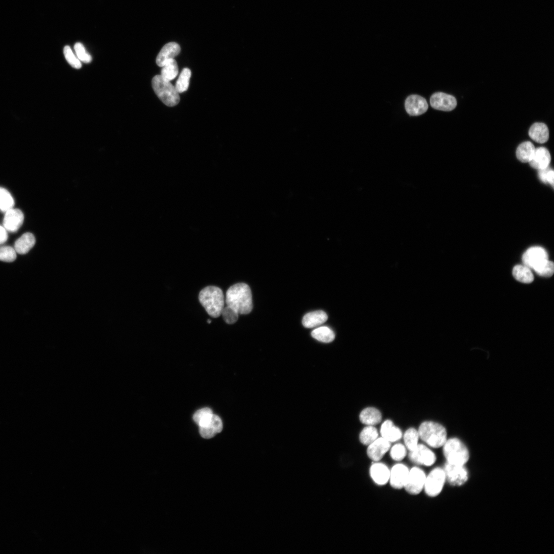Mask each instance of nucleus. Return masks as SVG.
<instances>
[{
	"mask_svg": "<svg viewBox=\"0 0 554 554\" xmlns=\"http://www.w3.org/2000/svg\"><path fill=\"white\" fill-rule=\"evenodd\" d=\"M77 56L80 61L85 63L91 62L92 56L86 51L83 45L81 43H77L74 47Z\"/></svg>",
	"mask_w": 554,
	"mask_h": 554,
	"instance_id": "58836bf2",
	"label": "nucleus"
},
{
	"mask_svg": "<svg viewBox=\"0 0 554 554\" xmlns=\"http://www.w3.org/2000/svg\"><path fill=\"white\" fill-rule=\"evenodd\" d=\"M410 469L406 464L398 463L390 469L389 483L394 489H404L407 481Z\"/></svg>",
	"mask_w": 554,
	"mask_h": 554,
	"instance_id": "9b49d317",
	"label": "nucleus"
},
{
	"mask_svg": "<svg viewBox=\"0 0 554 554\" xmlns=\"http://www.w3.org/2000/svg\"><path fill=\"white\" fill-rule=\"evenodd\" d=\"M405 108L410 115L417 116L425 114L428 109L429 105L427 100L423 97L413 95L406 99Z\"/></svg>",
	"mask_w": 554,
	"mask_h": 554,
	"instance_id": "2eb2a0df",
	"label": "nucleus"
},
{
	"mask_svg": "<svg viewBox=\"0 0 554 554\" xmlns=\"http://www.w3.org/2000/svg\"><path fill=\"white\" fill-rule=\"evenodd\" d=\"M36 239L30 233L24 234L15 244V250L19 254H27L35 246Z\"/></svg>",
	"mask_w": 554,
	"mask_h": 554,
	"instance_id": "b1692460",
	"label": "nucleus"
},
{
	"mask_svg": "<svg viewBox=\"0 0 554 554\" xmlns=\"http://www.w3.org/2000/svg\"><path fill=\"white\" fill-rule=\"evenodd\" d=\"M327 319V315L324 311H315L307 313L304 316L302 324L306 328H314L323 324Z\"/></svg>",
	"mask_w": 554,
	"mask_h": 554,
	"instance_id": "5701e85b",
	"label": "nucleus"
},
{
	"mask_svg": "<svg viewBox=\"0 0 554 554\" xmlns=\"http://www.w3.org/2000/svg\"><path fill=\"white\" fill-rule=\"evenodd\" d=\"M535 149L536 148L531 142H524L520 144L517 149V158L522 162L529 163L533 158Z\"/></svg>",
	"mask_w": 554,
	"mask_h": 554,
	"instance_id": "393cba45",
	"label": "nucleus"
},
{
	"mask_svg": "<svg viewBox=\"0 0 554 554\" xmlns=\"http://www.w3.org/2000/svg\"><path fill=\"white\" fill-rule=\"evenodd\" d=\"M410 460L417 466L431 467L437 460L436 456L433 451L424 444H419L417 448L409 452Z\"/></svg>",
	"mask_w": 554,
	"mask_h": 554,
	"instance_id": "6e6552de",
	"label": "nucleus"
},
{
	"mask_svg": "<svg viewBox=\"0 0 554 554\" xmlns=\"http://www.w3.org/2000/svg\"><path fill=\"white\" fill-rule=\"evenodd\" d=\"M152 86L158 97L166 106L172 107L179 103V93L175 86L161 75L153 78Z\"/></svg>",
	"mask_w": 554,
	"mask_h": 554,
	"instance_id": "39448f33",
	"label": "nucleus"
},
{
	"mask_svg": "<svg viewBox=\"0 0 554 554\" xmlns=\"http://www.w3.org/2000/svg\"><path fill=\"white\" fill-rule=\"evenodd\" d=\"M221 315L225 322L229 324L236 323L239 318V314L231 307L227 306L223 309Z\"/></svg>",
	"mask_w": 554,
	"mask_h": 554,
	"instance_id": "4c0bfd02",
	"label": "nucleus"
},
{
	"mask_svg": "<svg viewBox=\"0 0 554 554\" xmlns=\"http://www.w3.org/2000/svg\"><path fill=\"white\" fill-rule=\"evenodd\" d=\"M369 472L370 477L376 485L384 486L389 482L390 469L381 461L373 462Z\"/></svg>",
	"mask_w": 554,
	"mask_h": 554,
	"instance_id": "ddd939ff",
	"label": "nucleus"
},
{
	"mask_svg": "<svg viewBox=\"0 0 554 554\" xmlns=\"http://www.w3.org/2000/svg\"><path fill=\"white\" fill-rule=\"evenodd\" d=\"M14 201L10 193L5 189L0 188V210L7 212L13 209Z\"/></svg>",
	"mask_w": 554,
	"mask_h": 554,
	"instance_id": "473e14b6",
	"label": "nucleus"
},
{
	"mask_svg": "<svg viewBox=\"0 0 554 554\" xmlns=\"http://www.w3.org/2000/svg\"><path fill=\"white\" fill-rule=\"evenodd\" d=\"M446 481L444 469L435 468L427 475L424 491L428 496L436 497L442 492Z\"/></svg>",
	"mask_w": 554,
	"mask_h": 554,
	"instance_id": "423d86ee",
	"label": "nucleus"
},
{
	"mask_svg": "<svg viewBox=\"0 0 554 554\" xmlns=\"http://www.w3.org/2000/svg\"><path fill=\"white\" fill-rule=\"evenodd\" d=\"M391 443L383 438L379 437L367 446V455L373 462L380 461L390 451Z\"/></svg>",
	"mask_w": 554,
	"mask_h": 554,
	"instance_id": "9d476101",
	"label": "nucleus"
},
{
	"mask_svg": "<svg viewBox=\"0 0 554 554\" xmlns=\"http://www.w3.org/2000/svg\"><path fill=\"white\" fill-rule=\"evenodd\" d=\"M208 322L209 323H211V320H208Z\"/></svg>",
	"mask_w": 554,
	"mask_h": 554,
	"instance_id": "79ce46f5",
	"label": "nucleus"
},
{
	"mask_svg": "<svg viewBox=\"0 0 554 554\" xmlns=\"http://www.w3.org/2000/svg\"><path fill=\"white\" fill-rule=\"evenodd\" d=\"M16 258V252L14 248L11 247L0 248V261L12 262L14 261Z\"/></svg>",
	"mask_w": 554,
	"mask_h": 554,
	"instance_id": "c9c22d12",
	"label": "nucleus"
},
{
	"mask_svg": "<svg viewBox=\"0 0 554 554\" xmlns=\"http://www.w3.org/2000/svg\"><path fill=\"white\" fill-rule=\"evenodd\" d=\"M539 177L540 180L544 183H549L552 187L553 186L554 172L552 169L549 167L539 170Z\"/></svg>",
	"mask_w": 554,
	"mask_h": 554,
	"instance_id": "ea45409f",
	"label": "nucleus"
},
{
	"mask_svg": "<svg viewBox=\"0 0 554 554\" xmlns=\"http://www.w3.org/2000/svg\"><path fill=\"white\" fill-rule=\"evenodd\" d=\"M8 235L6 230L0 227V244L5 242L8 239Z\"/></svg>",
	"mask_w": 554,
	"mask_h": 554,
	"instance_id": "a19ab883",
	"label": "nucleus"
},
{
	"mask_svg": "<svg viewBox=\"0 0 554 554\" xmlns=\"http://www.w3.org/2000/svg\"><path fill=\"white\" fill-rule=\"evenodd\" d=\"M442 447L447 463L464 466L468 462L469 451L459 439L452 438L447 439Z\"/></svg>",
	"mask_w": 554,
	"mask_h": 554,
	"instance_id": "20e7f679",
	"label": "nucleus"
},
{
	"mask_svg": "<svg viewBox=\"0 0 554 554\" xmlns=\"http://www.w3.org/2000/svg\"><path fill=\"white\" fill-rule=\"evenodd\" d=\"M24 221V215L22 211L12 209L6 212L4 225L9 231L15 232L22 226Z\"/></svg>",
	"mask_w": 554,
	"mask_h": 554,
	"instance_id": "dca6fc26",
	"label": "nucleus"
},
{
	"mask_svg": "<svg viewBox=\"0 0 554 554\" xmlns=\"http://www.w3.org/2000/svg\"><path fill=\"white\" fill-rule=\"evenodd\" d=\"M533 270L540 276L550 277L554 272V264L552 262L547 259L541 262Z\"/></svg>",
	"mask_w": 554,
	"mask_h": 554,
	"instance_id": "72a5a7b5",
	"label": "nucleus"
},
{
	"mask_svg": "<svg viewBox=\"0 0 554 554\" xmlns=\"http://www.w3.org/2000/svg\"><path fill=\"white\" fill-rule=\"evenodd\" d=\"M162 68L161 76L167 80L170 81L178 76V66L174 59L167 60Z\"/></svg>",
	"mask_w": 554,
	"mask_h": 554,
	"instance_id": "c85d7f7f",
	"label": "nucleus"
},
{
	"mask_svg": "<svg viewBox=\"0 0 554 554\" xmlns=\"http://www.w3.org/2000/svg\"><path fill=\"white\" fill-rule=\"evenodd\" d=\"M380 432L382 437L390 443L398 441L403 436L402 430L390 420H387L382 424Z\"/></svg>",
	"mask_w": 554,
	"mask_h": 554,
	"instance_id": "f3484780",
	"label": "nucleus"
},
{
	"mask_svg": "<svg viewBox=\"0 0 554 554\" xmlns=\"http://www.w3.org/2000/svg\"><path fill=\"white\" fill-rule=\"evenodd\" d=\"M223 429V424L221 418L214 414L210 422L205 426L200 427V432L204 438L211 439L217 434L221 432Z\"/></svg>",
	"mask_w": 554,
	"mask_h": 554,
	"instance_id": "6ab92c4d",
	"label": "nucleus"
},
{
	"mask_svg": "<svg viewBox=\"0 0 554 554\" xmlns=\"http://www.w3.org/2000/svg\"><path fill=\"white\" fill-rule=\"evenodd\" d=\"M405 446L409 452L415 450L418 447L420 439L418 430L413 428L407 430L403 436Z\"/></svg>",
	"mask_w": 554,
	"mask_h": 554,
	"instance_id": "cd10ccee",
	"label": "nucleus"
},
{
	"mask_svg": "<svg viewBox=\"0 0 554 554\" xmlns=\"http://www.w3.org/2000/svg\"><path fill=\"white\" fill-rule=\"evenodd\" d=\"M382 414L380 410L373 407L363 409L360 414L361 423L366 426H375L382 420Z\"/></svg>",
	"mask_w": 554,
	"mask_h": 554,
	"instance_id": "412c9836",
	"label": "nucleus"
},
{
	"mask_svg": "<svg viewBox=\"0 0 554 554\" xmlns=\"http://www.w3.org/2000/svg\"><path fill=\"white\" fill-rule=\"evenodd\" d=\"M214 414L211 409L204 408L197 411L194 415L193 419L200 427L207 425L212 419Z\"/></svg>",
	"mask_w": 554,
	"mask_h": 554,
	"instance_id": "2f4dec72",
	"label": "nucleus"
},
{
	"mask_svg": "<svg viewBox=\"0 0 554 554\" xmlns=\"http://www.w3.org/2000/svg\"><path fill=\"white\" fill-rule=\"evenodd\" d=\"M199 299L212 317L218 318L221 315L225 305V299L223 292L220 288L214 286L206 287L201 292Z\"/></svg>",
	"mask_w": 554,
	"mask_h": 554,
	"instance_id": "f03ea898",
	"label": "nucleus"
},
{
	"mask_svg": "<svg viewBox=\"0 0 554 554\" xmlns=\"http://www.w3.org/2000/svg\"><path fill=\"white\" fill-rule=\"evenodd\" d=\"M64 55L68 63L74 68L80 69L82 64L80 60L74 54L71 48L69 46H65L64 48Z\"/></svg>",
	"mask_w": 554,
	"mask_h": 554,
	"instance_id": "e433bc0d",
	"label": "nucleus"
},
{
	"mask_svg": "<svg viewBox=\"0 0 554 554\" xmlns=\"http://www.w3.org/2000/svg\"><path fill=\"white\" fill-rule=\"evenodd\" d=\"M528 134L533 140L540 144L546 142L549 139L548 128L543 123L533 124L529 128Z\"/></svg>",
	"mask_w": 554,
	"mask_h": 554,
	"instance_id": "4be33fe9",
	"label": "nucleus"
},
{
	"mask_svg": "<svg viewBox=\"0 0 554 554\" xmlns=\"http://www.w3.org/2000/svg\"><path fill=\"white\" fill-rule=\"evenodd\" d=\"M311 334L314 338L324 343H330L334 341L335 338L334 331L326 326H322L316 328L312 331Z\"/></svg>",
	"mask_w": 554,
	"mask_h": 554,
	"instance_id": "c756f323",
	"label": "nucleus"
},
{
	"mask_svg": "<svg viewBox=\"0 0 554 554\" xmlns=\"http://www.w3.org/2000/svg\"><path fill=\"white\" fill-rule=\"evenodd\" d=\"M514 278L523 283H530L534 280V276L529 268L525 265H518L513 270Z\"/></svg>",
	"mask_w": 554,
	"mask_h": 554,
	"instance_id": "bb28decb",
	"label": "nucleus"
},
{
	"mask_svg": "<svg viewBox=\"0 0 554 554\" xmlns=\"http://www.w3.org/2000/svg\"><path fill=\"white\" fill-rule=\"evenodd\" d=\"M191 76L192 72L190 69L186 68L182 70L175 86L176 91L179 94L186 92L188 90Z\"/></svg>",
	"mask_w": 554,
	"mask_h": 554,
	"instance_id": "7c9ffc66",
	"label": "nucleus"
},
{
	"mask_svg": "<svg viewBox=\"0 0 554 554\" xmlns=\"http://www.w3.org/2000/svg\"><path fill=\"white\" fill-rule=\"evenodd\" d=\"M420 439L429 447H442L447 439V432L441 425L431 421L423 423L418 430Z\"/></svg>",
	"mask_w": 554,
	"mask_h": 554,
	"instance_id": "7ed1b4c3",
	"label": "nucleus"
},
{
	"mask_svg": "<svg viewBox=\"0 0 554 554\" xmlns=\"http://www.w3.org/2000/svg\"><path fill=\"white\" fill-rule=\"evenodd\" d=\"M379 437V431L374 426H366L360 433L359 440L363 445L368 446Z\"/></svg>",
	"mask_w": 554,
	"mask_h": 554,
	"instance_id": "a878e982",
	"label": "nucleus"
},
{
	"mask_svg": "<svg viewBox=\"0 0 554 554\" xmlns=\"http://www.w3.org/2000/svg\"><path fill=\"white\" fill-rule=\"evenodd\" d=\"M444 469L447 481L452 486H460L468 480L469 473L464 465L446 463Z\"/></svg>",
	"mask_w": 554,
	"mask_h": 554,
	"instance_id": "1a4fd4ad",
	"label": "nucleus"
},
{
	"mask_svg": "<svg viewBox=\"0 0 554 554\" xmlns=\"http://www.w3.org/2000/svg\"><path fill=\"white\" fill-rule=\"evenodd\" d=\"M181 52L180 46L175 42H170L165 45L159 53L156 63L159 67H163L164 63L169 59H174Z\"/></svg>",
	"mask_w": 554,
	"mask_h": 554,
	"instance_id": "aec40b11",
	"label": "nucleus"
},
{
	"mask_svg": "<svg viewBox=\"0 0 554 554\" xmlns=\"http://www.w3.org/2000/svg\"><path fill=\"white\" fill-rule=\"evenodd\" d=\"M427 475L418 466L410 469L404 489L410 495H417L424 490Z\"/></svg>",
	"mask_w": 554,
	"mask_h": 554,
	"instance_id": "0eeeda50",
	"label": "nucleus"
},
{
	"mask_svg": "<svg viewBox=\"0 0 554 554\" xmlns=\"http://www.w3.org/2000/svg\"><path fill=\"white\" fill-rule=\"evenodd\" d=\"M548 259L546 251L541 247H532L528 249L522 256L523 264L529 269H534L543 261Z\"/></svg>",
	"mask_w": 554,
	"mask_h": 554,
	"instance_id": "4468645a",
	"label": "nucleus"
},
{
	"mask_svg": "<svg viewBox=\"0 0 554 554\" xmlns=\"http://www.w3.org/2000/svg\"><path fill=\"white\" fill-rule=\"evenodd\" d=\"M407 449L405 446L401 443H397L390 449V457L392 460L401 462L403 460L407 455Z\"/></svg>",
	"mask_w": 554,
	"mask_h": 554,
	"instance_id": "f704fd0d",
	"label": "nucleus"
},
{
	"mask_svg": "<svg viewBox=\"0 0 554 554\" xmlns=\"http://www.w3.org/2000/svg\"><path fill=\"white\" fill-rule=\"evenodd\" d=\"M551 156L549 151L545 147L536 148L533 158L529 162L533 168L541 170L548 167Z\"/></svg>",
	"mask_w": 554,
	"mask_h": 554,
	"instance_id": "a211bd4d",
	"label": "nucleus"
},
{
	"mask_svg": "<svg viewBox=\"0 0 554 554\" xmlns=\"http://www.w3.org/2000/svg\"><path fill=\"white\" fill-rule=\"evenodd\" d=\"M431 106L437 110L450 112L457 106L456 99L453 96L438 92L433 94L430 99Z\"/></svg>",
	"mask_w": 554,
	"mask_h": 554,
	"instance_id": "f8f14e48",
	"label": "nucleus"
},
{
	"mask_svg": "<svg viewBox=\"0 0 554 554\" xmlns=\"http://www.w3.org/2000/svg\"><path fill=\"white\" fill-rule=\"evenodd\" d=\"M225 303L239 314H250L253 308L252 294L250 286L244 283L236 284L229 288Z\"/></svg>",
	"mask_w": 554,
	"mask_h": 554,
	"instance_id": "f257e3e1",
	"label": "nucleus"
}]
</instances>
